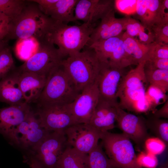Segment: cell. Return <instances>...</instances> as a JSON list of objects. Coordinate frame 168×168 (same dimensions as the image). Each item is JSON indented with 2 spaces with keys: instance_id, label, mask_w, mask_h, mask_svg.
<instances>
[{
  "instance_id": "5",
  "label": "cell",
  "mask_w": 168,
  "mask_h": 168,
  "mask_svg": "<svg viewBox=\"0 0 168 168\" xmlns=\"http://www.w3.org/2000/svg\"><path fill=\"white\" fill-rule=\"evenodd\" d=\"M80 93L61 63L48 75L37 101L40 104H69Z\"/></svg>"
},
{
  "instance_id": "23",
  "label": "cell",
  "mask_w": 168,
  "mask_h": 168,
  "mask_svg": "<svg viewBox=\"0 0 168 168\" xmlns=\"http://www.w3.org/2000/svg\"><path fill=\"white\" fill-rule=\"evenodd\" d=\"M124 49L130 65H138L141 62L147 60L148 48L134 38L128 36L125 32L122 35Z\"/></svg>"
},
{
  "instance_id": "30",
  "label": "cell",
  "mask_w": 168,
  "mask_h": 168,
  "mask_svg": "<svg viewBox=\"0 0 168 168\" xmlns=\"http://www.w3.org/2000/svg\"><path fill=\"white\" fill-rule=\"evenodd\" d=\"M14 67L11 49L6 45L0 51V80L10 73Z\"/></svg>"
},
{
  "instance_id": "28",
  "label": "cell",
  "mask_w": 168,
  "mask_h": 168,
  "mask_svg": "<svg viewBox=\"0 0 168 168\" xmlns=\"http://www.w3.org/2000/svg\"><path fill=\"white\" fill-rule=\"evenodd\" d=\"M88 155L89 168H120L112 163L100 144H98Z\"/></svg>"
},
{
  "instance_id": "35",
  "label": "cell",
  "mask_w": 168,
  "mask_h": 168,
  "mask_svg": "<svg viewBox=\"0 0 168 168\" xmlns=\"http://www.w3.org/2000/svg\"><path fill=\"white\" fill-rule=\"evenodd\" d=\"M125 25V33L129 36L134 37L138 36L144 28L140 22L129 16H127Z\"/></svg>"
},
{
  "instance_id": "8",
  "label": "cell",
  "mask_w": 168,
  "mask_h": 168,
  "mask_svg": "<svg viewBox=\"0 0 168 168\" xmlns=\"http://www.w3.org/2000/svg\"><path fill=\"white\" fill-rule=\"evenodd\" d=\"M35 112L41 125L50 132L64 131L77 124L73 117L70 104L38 103Z\"/></svg>"
},
{
  "instance_id": "4",
  "label": "cell",
  "mask_w": 168,
  "mask_h": 168,
  "mask_svg": "<svg viewBox=\"0 0 168 168\" xmlns=\"http://www.w3.org/2000/svg\"><path fill=\"white\" fill-rule=\"evenodd\" d=\"M27 1L20 14L9 22L6 41L31 37L38 41L41 39L49 17L40 10L36 3Z\"/></svg>"
},
{
  "instance_id": "36",
  "label": "cell",
  "mask_w": 168,
  "mask_h": 168,
  "mask_svg": "<svg viewBox=\"0 0 168 168\" xmlns=\"http://www.w3.org/2000/svg\"><path fill=\"white\" fill-rule=\"evenodd\" d=\"M138 162L142 167L155 168L157 164V159L156 155L146 152H141L137 156Z\"/></svg>"
},
{
  "instance_id": "16",
  "label": "cell",
  "mask_w": 168,
  "mask_h": 168,
  "mask_svg": "<svg viewBox=\"0 0 168 168\" xmlns=\"http://www.w3.org/2000/svg\"><path fill=\"white\" fill-rule=\"evenodd\" d=\"M116 122L122 133L138 147L144 146L149 135L145 119L143 117L127 112L119 107Z\"/></svg>"
},
{
  "instance_id": "6",
  "label": "cell",
  "mask_w": 168,
  "mask_h": 168,
  "mask_svg": "<svg viewBox=\"0 0 168 168\" xmlns=\"http://www.w3.org/2000/svg\"><path fill=\"white\" fill-rule=\"evenodd\" d=\"M101 145L112 163L120 168H143L138 162L131 140L123 133H102Z\"/></svg>"
},
{
  "instance_id": "21",
  "label": "cell",
  "mask_w": 168,
  "mask_h": 168,
  "mask_svg": "<svg viewBox=\"0 0 168 168\" xmlns=\"http://www.w3.org/2000/svg\"><path fill=\"white\" fill-rule=\"evenodd\" d=\"M47 78L34 73L19 72V85L26 103L37 101L44 88Z\"/></svg>"
},
{
  "instance_id": "27",
  "label": "cell",
  "mask_w": 168,
  "mask_h": 168,
  "mask_svg": "<svg viewBox=\"0 0 168 168\" xmlns=\"http://www.w3.org/2000/svg\"><path fill=\"white\" fill-rule=\"evenodd\" d=\"M148 130L163 142L166 146L168 144V121L163 119L152 116L145 119Z\"/></svg>"
},
{
  "instance_id": "41",
  "label": "cell",
  "mask_w": 168,
  "mask_h": 168,
  "mask_svg": "<svg viewBox=\"0 0 168 168\" xmlns=\"http://www.w3.org/2000/svg\"><path fill=\"white\" fill-rule=\"evenodd\" d=\"M9 22V18L4 14L0 13V26L8 25Z\"/></svg>"
},
{
  "instance_id": "31",
  "label": "cell",
  "mask_w": 168,
  "mask_h": 168,
  "mask_svg": "<svg viewBox=\"0 0 168 168\" xmlns=\"http://www.w3.org/2000/svg\"><path fill=\"white\" fill-rule=\"evenodd\" d=\"M147 45L148 48L147 61L155 59H168V44L153 42Z\"/></svg>"
},
{
  "instance_id": "18",
  "label": "cell",
  "mask_w": 168,
  "mask_h": 168,
  "mask_svg": "<svg viewBox=\"0 0 168 168\" xmlns=\"http://www.w3.org/2000/svg\"><path fill=\"white\" fill-rule=\"evenodd\" d=\"M114 9V0H78L74 21L81 20L84 23L95 24Z\"/></svg>"
},
{
  "instance_id": "10",
  "label": "cell",
  "mask_w": 168,
  "mask_h": 168,
  "mask_svg": "<svg viewBox=\"0 0 168 168\" xmlns=\"http://www.w3.org/2000/svg\"><path fill=\"white\" fill-rule=\"evenodd\" d=\"M50 132L41 125L35 111L31 109L16 131L18 147L25 153L24 158L31 154Z\"/></svg>"
},
{
  "instance_id": "12",
  "label": "cell",
  "mask_w": 168,
  "mask_h": 168,
  "mask_svg": "<svg viewBox=\"0 0 168 168\" xmlns=\"http://www.w3.org/2000/svg\"><path fill=\"white\" fill-rule=\"evenodd\" d=\"M64 132L69 146L88 154L97 146L102 133L89 124H73Z\"/></svg>"
},
{
  "instance_id": "38",
  "label": "cell",
  "mask_w": 168,
  "mask_h": 168,
  "mask_svg": "<svg viewBox=\"0 0 168 168\" xmlns=\"http://www.w3.org/2000/svg\"><path fill=\"white\" fill-rule=\"evenodd\" d=\"M157 118H168V100L165 102L163 106L159 109L155 111L152 116Z\"/></svg>"
},
{
  "instance_id": "40",
  "label": "cell",
  "mask_w": 168,
  "mask_h": 168,
  "mask_svg": "<svg viewBox=\"0 0 168 168\" xmlns=\"http://www.w3.org/2000/svg\"><path fill=\"white\" fill-rule=\"evenodd\" d=\"M9 24L0 26V42L5 41V39L8 33Z\"/></svg>"
},
{
  "instance_id": "24",
  "label": "cell",
  "mask_w": 168,
  "mask_h": 168,
  "mask_svg": "<svg viewBox=\"0 0 168 168\" xmlns=\"http://www.w3.org/2000/svg\"><path fill=\"white\" fill-rule=\"evenodd\" d=\"M78 0H57L46 15L51 19L68 24L74 21V11Z\"/></svg>"
},
{
  "instance_id": "39",
  "label": "cell",
  "mask_w": 168,
  "mask_h": 168,
  "mask_svg": "<svg viewBox=\"0 0 168 168\" xmlns=\"http://www.w3.org/2000/svg\"><path fill=\"white\" fill-rule=\"evenodd\" d=\"M144 30H141L138 34L139 41L145 45H148L153 42V38L151 33L148 32L147 34Z\"/></svg>"
},
{
  "instance_id": "15",
  "label": "cell",
  "mask_w": 168,
  "mask_h": 168,
  "mask_svg": "<svg viewBox=\"0 0 168 168\" xmlns=\"http://www.w3.org/2000/svg\"><path fill=\"white\" fill-rule=\"evenodd\" d=\"M168 0H137L135 14L149 31L154 25L168 23Z\"/></svg>"
},
{
  "instance_id": "19",
  "label": "cell",
  "mask_w": 168,
  "mask_h": 168,
  "mask_svg": "<svg viewBox=\"0 0 168 168\" xmlns=\"http://www.w3.org/2000/svg\"><path fill=\"white\" fill-rule=\"evenodd\" d=\"M119 107L118 102L100 96L88 124L102 132L113 129L115 127Z\"/></svg>"
},
{
  "instance_id": "2",
  "label": "cell",
  "mask_w": 168,
  "mask_h": 168,
  "mask_svg": "<svg viewBox=\"0 0 168 168\" xmlns=\"http://www.w3.org/2000/svg\"><path fill=\"white\" fill-rule=\"evenodd\" d=\"M146 61L138 63L123 77L117 94L121 108L138 113L148 111L145 102V86L148 83L144 70Z\"/></svg>"
},
{
  "instance_id": "32",
  "label": "cell",
  "mask_w": 168,
  "mask_h": 168,
  "mask_svg": "<svg viewBox=\"0 0 168 168\" xmlns=\"http://www.w3.org/2000/svg\"><path fill=\"white\" fill-rule=\"evenodd\" d=\"M148 32L152 34L154 42L168 44V23H161L154 25Z\"/></svg>"
},
{
  "instance_id": "13",
  "label": "cell",
  "mask_w": 168,
  "mask_h": 168,
  "mask_svg": "<svg viewBox=\"0 0 168 168\" xmlns=\"http://www.w3.org/2000/svg\"><path fill=\"white\" fill-rule=\"evenodd\" d=\"M31 110L27 103L0 109V134L11 145L18 147L16 128L26 119Z\"/></svg>"
},
{
  "instance_id": "3",
  "label": "cell",
  "mask_w": 168,
  "mask_h": 168,
  "mask_svg": "<svg viewBox=\"0 0 168 168\" xmlns=\"http://www.w3.org/2000/svg\"><path fill=\"white\" fill-rule=\"evenodd\" d=\"M61 64L80 92L95 82L100 66L95 51L87 45L64 59Z\"/></svg>"
},
{
  "instance_id": "43",
  "label": "cell",
  "mask_w": 168,
  "mask_h": 168,
  "mask_svg": "<svg viewBox=\"0 0 168 168\" xmlns=\"http://www.w3.org/2000/svg\"><path fill=\"white\" fill-rule=\"evenodd\" d=\"M6 45V41L4 40L0 42V51Z\"/></svg>"
},
{
  "instance_id": "26",
  "label": "cell",
  "mask_w": 168,
  "mask_h": 168,
  "mask_svg": "<svg viewBox=\"0 0 168 168\" xmlns=\"http://www.w3.org/2000/svg\"><path fill=\"white\" fill-rule=\"evenodd\" d=\"M146 79L150 85L165 94L168 91V70L151 68L144 66Z\"/></svg>"
},
{
  "instance_id": "42",
  "label": "cell",
  "mask_w": 168,
  "mask_h": 168,
  "mask_svg": "<svg viewBox=\"0 0 168 168\" xmlns=\"http://www.w3.org/2000/svg\"><path fill=\"white\" fill-rule=\"evenodd\" d=\"M31 168H41L39 163L36 160L30 159L26 162Z\"/></svg>"
},
{
  "instance_id": "20",
  "label": "cell",
  "mask_w": 168,
  "mask_h": 168,
  "mask_svg": "<svg viewBox=\"0 0 168 168\" xmlns=\"http://www.w3.org/2000/svg\"><path fill=\"white\" fill-rule=\"evenodd\" d=\"M115 11L114 9L112 10L100 20L99 25L94 28L86 45L118 36L123 33L127 17L116 18Z\"/></svg>"
},
{
  "instance_id": "29",
  "label": "cell",
  "mask_w": 168,
  "mask_h": 168,
  "mask_svg": "<svg viewBox=\"0 0 168 168\" xmlns=\"http://www.w3.org/2000/svg\"><path fill=\"white\" fill-rule=\"evenodd\" d=\"M27 2L22 0H0V13L7 16L10 22L21 13Z\"/></svg>"
},
{
  "instance_id": "22",
  "label": "cell",
  "mask_w": 168,
  "mask_h": 168,
  "mask_svg": "<svg viewBox=\"0 0 168 168\" xmlns=\"http://www.w3.org/2000/svg\"><path fill=\"white\" fill-rule=\"evenodd\" d=\"M19 75V72L10 73L0 80V101L10 105L26 103L20 87Z\"/></svg>"
},
{
  "instance_id": "11",
  "label": "cell",
  "mask_w": 168,
  "mask_h": 168,
  "mask_svg": "<svg viewBox=\"0 0 168 168\" xmlns=\"http://www.w3.org/2000/svg\"><path fill=\"white\" fill-rule=\"evenodd\" d=\"M123 33L116 37L93 43L88 46L94 49L100 62L124 69L130 65L124 49Z\"/></svg>"
},
{
  "instance_id": "44",
  "label": "cell",
  "mask_w": 168,
  "mask_h": 168,
  "mask_svg": "<svg viewBox=\"0 0 168 168\" xmlns=\"http://www.w3.org/2000/svg\"><path fill=\"white\" fill-rule=\"evenodd\" d=\"M155 168H168V163L166 162Z\"/></svg>"
},
{
  "instance_id": "14",
  "label": "cell",
  "mask_w": 168,
  "mask_h": 168,
  "mask_svg": "<svg viewBox=\"0 0 168 168\" xmlns=\"http://www.w3.org/2000/svg\"><path fill=\"white\" fill-rule=\"evenodd\" d=\"M100 97L96 81L85 88L70 106L77 124H88Z\"/></svg>"
},
{
  "instance_id": "33",
  "label": "cell",
  "mask_w": 168,
  "mask_h": 168,
  "mask_svg": "<svg viewBox=\"0 0 168 168\" xmlns=\"http://www.w3.org/2000/svg\"><path fill=\"white\" fill-rule=\"evenodd\" d=\"M137 2V0H115L114 8L127 15L135 14Z\"/></svg>"
},
{
  "instance_id": "17",
  "label": "cell",
  "mask_w": 168,
  "mask_h": 168,
  "mask_svg": "<svg viewBox=\"0 0 168 168\" xmlns=\"http://www.w3.org/2000/svg\"><path fill=\"white\" fill-rule=\"evenodd\" d=\"M124 69L100 62V69L96 81L100 97L118 102L117 92L125 75Z\"/></svg>"
},
{
  "instance_id": "7",
  "label": "cell",
  "mask_w": 168,
  "mask_h": 168,
  "mask_svg": "<svg viewBox=\"0 0 168 168\" xmlns=\"http://www.w3.org/2000/svg\"><path fill=\"white\" fill-rule=\"evenodd\" d=\"M69 146L64 131L50 132L46 138L24 161L32 159L41 168H56L58 162Z\"/></svg>"
},
{
  "instance_id": "1",
  "label": "cell",
  "mask_w": 168,
  "mask_h": 168,
  "mask_svg": "<svg viewBox=\"0 0 168 168\" xmlns=\"http://www.w3.org/2000/svg\"><path fill=\"white\" fill-rule=\"evenodd\" d=\"M95 25L88 23L69 25L49 17L42 39L54 45L64 59L80 52L87 45Z\"/></svg>"
},
{
  "instance_id": "9",
  "label": "cell",
  "mask_w": 168,
  "mask_h": 168,
  "mask_svg": "<svg viewBox=\"0 0 168 168\" xmlns=\"http://www.w3.org/2000/svg\"><path fill=\"white\" fill-rule=\"evenodd\" d=\"M39 42L36 51L21 66L20 72L47 77L53 69L61 64L63 59L54 45L43 39Z\"/></svg>"
},
{
  "instance_id": "37",
  "label": "cell",
  "mask_w": 168,
  "mask_h": 168,
  "mask_svg": "<svg viewBox=\"0 0 168 168\" xmlns=\"http://www.w3.org/2000/svg\"><path fill=\"white\" fill-rule=\"evenodd\" d=\"M145 66L156 69L168 70V59L161 58L147 60Z\"/></svg>"
},
{
  "instance_id": "34",
  "label": "cell",
  "mask_w": 168,
  "mask_h": 168,
  "mask_svg": "<svg viewBox=\"0 0 168 168\" xmlns=\"http://www.w3.org/2000/svg\"><path fill=\"white\" fill-rule=\"evenodd\" d=\"M144 146L146 152L155 155L162 153L166 147L163 142L156 137L148 138L145 141Z\"/></svg>"
},
{
  "instance_id": "25",
  "label": "cell",
  "mask_w": 168,
  "mask_h": 168,
  "mask_svg": "<svg viewBox=\"0 0 168 168\" xmlns=\"http://www.w3.org/2000/svg\"><path fill=\"white\" fill-rule=\"evenodd\" d=\"M56 168H89L88 155L68 146L59 160Z\"/></svg>"
}]
</instances>
